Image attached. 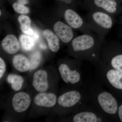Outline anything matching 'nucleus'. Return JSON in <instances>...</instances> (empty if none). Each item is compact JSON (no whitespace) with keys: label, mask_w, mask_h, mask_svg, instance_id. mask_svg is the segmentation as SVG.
<instances>
[{"label":"nucleus","mask_w":122,"mask_h":122,"mask_svg":"<svg viewBox=\"0 0 122 122\" xmlns=\"http://www.w3.org/2000/svg\"><path fill=\"white\" fill-rule=\"evenodd\" d=\"M103 86L96 79L84 83L83 87L87 94L89 102L94 107L112 122H119L118 111L119 101L115 95Z\"/></svg>","instance_id":"1"},{"label":"nucleus","mask_w":122,"mask_h":122,"mask_svg":"<svg viewBox=\"0 0 122 122\" xmlns=\"http://www.w3.org/2000/svg\"><path fill=\"white\" fill-rule=\"evenodd\" d=\"M105 41V38L96 33H83L74 38L71 41V52L77 59L95 65L100 60Z\"/></svg>","instance_id":"2"},{"label":"nucleus","mask_w":122,"mask_h":122,"mask_svg":"<svg viewBox=\"0 0 122 122\" xmlns=\"http://www.w3.org/2000/svg\"><path fill=\"white\" fill-rule=\"evenodd\" d=\"M94 65L96 79L122 99V72L109 67L101 60Z\"/></svg>","instance_id":"3"},{"label":"nucleus","mask_w":122,"mask_h":122,"mask_svg":"<svg viewBox=\"0 0 122 122\" xmlns=\"http://www.w3.org/2000/svg\"><path fill=\"white\" fill-rule=\"evenodd\" d=\"M85 19L97 30L99 35L104 38L116 21L114 16L102 10L95 9L90 10L85 16Z\"/></svg>","instance_id":"4"},{"label":"nucleus","mask_w":122,"mask_h":122,"mask_svg":"<svg viewBox=\"0 0 122 122\" xmlns=\"http://www.w3.org/2000/svg\"><path fill=\"white\" fill-rule=\"evenodd\" d=\"M100 60L109 67L122 72V42L118 41H105Z\"/></svg>","instance_id":"5"},{"label":"nucleus","mask_w":122,"mask_h":122,"mask_svg":"<svg viewBox=\"0 0 122 122\" xmlns=\"http://www.w3.org/2000/svg\"><path fill=\"white\" fill-rule=\"evenodd\" d=\"M58 103L64 109H74L76 111L89 102L87 94L82 87L65 92L58 99Z\"/></svg>","instance_id":"6"},{"label":"nucleus","mask_w":122,"mask_h":122,"mask_svg":"<svg viewBox=\"0 0 122 122\" xmlns=\"http://www.w3.org/2000/svg\"><path fill=\"white\" fill-rule=\"evenodd\" d=\"M83 61L81 60L74 68L66 63H62L59 65L58 71L62 79L65 83L78 88L83 87L84 83L82 81L80 68Z\"/></svg>","instance_id":"7"},{"label":"nucleus","mask_w":122,"mask_h":122,"mask_svg":"<svg viewBox=\"0 0 122 122\" xmlns=\"http://www.w3.org/2000/svg\"><path fill=\"white\" fill-rule=\"evenodd\" d=\"M74 122H112L90 104L87 103L76 111L72 118Z\"/></svg>","instance_id":"8"},{"label":"nucleus","mask_w":122,"mask_h":122,"mask_svg":"<svg viewBox=\"0 0 122 122\" xmlns=\"http://www.w3.org/2000/svg\"><path fill=\"white\" fill-rule=\"evenodd\" d=\"M63 15L66 24L72 29L78 30L83 33H95L99 35L96 29L73 9H66L63 12Z\"/></svg>","instance_id":"9"},{"label":"nucleus","mask_w":122,"mask_h":122,"mask_svg":"<svg viewBox=\"0 0 122 122\" xmlns=\"http://www.w3.org/2000/svg\"><path fill=\"white\" fill-rule=\"evenodd\" d=\"M89 9L90 10H102L114 16L121 13L122 11V6L117 0H93V4Z\"/></svg>","instance_id":"10"},{"label":"nucleus","mask_w":122,"mask_h":122,"mask_svg":"<svg viewBox=\"0 0 122 122\" xmlns=\"http://www.w3.org/2000/svg\"><path fill=\"white\" fill-rule=\"evenodd\" d=\"M73 29L62 21H58L53 26V29L56 35L61 41L65 44H68L74 38Z\"/></svg>","instance_id":"11"},{"label":"nucleus","mask_w":122,"mask_h":122,"mask_svg":"<svg viewBox=\"0 0 122 122\" xmlns=\"http://www.w3.org/2000/svg\"><path fill=\"white\" fill-rule=\"evenodd\" d=\"M31 98L29 94L21 92L15 94L12 99V106L16 112L21 113L26 110L30 106Z\"/></svg>","instance_id":"12"},{"label":"nucleus","mask_w":122,"mask_h":122,"mask_svg":"<svg viewBox=\"0 0 122 122\" xmlns=\"http://www.w3.org/2000/svg\"><path fill=\"white\" fill-rule=\"evenodd\" d=\"M33 85L37 91L44 92L48 88V74L44 70L35 72L33 77Z\"/></svg>","instance_id":"13"},{"label":"nucleus","mask_w":122,"mask_h":122,"mask_svg":"<svg viewBox=\"0 0 122 122\" xmlns=\"http://www.w3.org/2000/svg\"><path fill=\"white\" fill-rule=\"evenodd\" d=\"M57 100V97L55 94L42 92L35 96L34 102L39 106L50 107L55 105Z\"/></svg>","instance_id":"14"},{"label":"nucleus","mask_w":122,"mask_h":122,"mask_svg":"<svg viewBox=\"0 0 122 122\" xmlns=\"http://www.w3.org/2000/svg\"><path fill=\"white\" fill-rule=\"evenodd\" d=\"M1 46L5 52L10 54H15L20 49V45L17 38L12 34L5 37L1 42Z\"/></svg>","instance_id":"15"},{"label":"nucleus","mask_w":122,"mask_h":122,"mask_svg":"<svg viewBox=\"0 0 122 122\" xmlns=\"http://www.w3.org/2000/svg\"><path fill=\"white\" fill-rule=\"evenodd\" d=\"M43 34L47 41L49 48L54 52H57L60 49V39L51 30H45Z\"/></svg>","instance_id":"16"},{"label":"nucleus","mask_w":122,"mask_h":122,"mask_svg":"<svg viewBox=\"0 0 122 122\" xmlns=\"http://www.w3.org/2000/svg\"><path fill=\"white\" fill-rule=\"evenodd\" d=\"M13 64L16 69L20 72L28 71L30 67V63L28 58L22 54H18L14 57Z\"/></svg>","instance_id":"17"},{"label":"nucleus","mask_w":122,"mask_h":122,"mask_svg":"<svg viewBox=\"0 0 122 122\" xmlns=\"http://www.w3.org/2000/svg\"><path fill=\"white\" fill-rule=\"evenodd\" d=\"M18 21L20 25L21 30L24 34L31 36L33 35L34 31L30 27L31 20L28 16L21 15L18 18Z\"/></svg>","instance_id":"18"},{"label":"nucleus","mask_w":122,"mask_h":122,"mask_svg":"<svg viewBox=\"0 0 122 122\" xmlns=\"http://www.w3.org/2000/svg\"><path fill=\"white\" fill-rule=\"evenodd\" d=\"M7 81L11 84L12 89L15 91H18L21 89L24 81L21 76L14 74L9 75Z\"/></svg>","instance_id":"19"},{"label":"nucleus","mask_w":122,"mask_h":122,"mask_svg":"<svg viewBox=\"0 0 122 122\" xmlns=\"http://www.w3.org/2000/svg\"><path fill=\"white\" fill-rule=\"evenodd\" d=\"M20 44L22 49L26 51L32 49L35 45V41L33 38L29 35L22 34L20 37Z\"/></svg>","instance_id":"20"},{"label":"nucleus","mask_w":122,"mask_h":122,"mask_svg":"<svg viewBox=\"0 0 122 122\" xmlns=\"http://www.w3.org/2000/svg\"><path fill=\"white\" fill-rule=\"evenodd\" d=\"M30 69H33L36 68L39 65L41 59V55L40 52L36 51L30 55Z\"/></svg>","instance_id":"21"},{"label":"nucleus","mask_w":122,"mask_h":122,"mask_svg":"<svg viewBox=\"0 0 122 122\" xmlns=\"http://www.w3.org/2000/svg\"><path fill=\"white\" fill-rule=\"evenodd\" d=\"M12 7L15 11L21 14H26L29 12L28 8L25 7L24 5L20 4L17 2L14 4Z\"/></svg>","instance_id":"22"},{"label":"nucleus","mask_w":122,"mask_h":122,"mask_svg":"<svg viewBox=\"0 0 122 122\" xmlns=\"http://www.w3.org/2000/svg\"><path fill=\"white\" fill-rule=\"evenodd\" d=\"M6 71V65L4 61L0 58V78H2Z\"/></svg>","instance_id":"23"},{"label":"nucleus","mask_w":122,"mask_h":122,"mask_svg":"<svg viewBox=\"0 0 122 122\" xmlns=\"http://www.w3.org/2000/svg\"><path fill=\"white\" fill-rule=\"evenodd\" d=\"M118 115L119 122H122V99H120L118 108Z\"/></svg>","instance_id":"24"},{"label":"nucleus","mask_w":122,"mask_h":122,"mask_svg":"<svg viewBox=\"0 0 122 122\" xmlns=\"http://www.w3.org/2000/svg\"><path fill=\"white\" fill-rule=\"evenodd\" d=\"M32 37L33 38L34 40L36 42V41H37L39 39V36L38 33H37L36 32H34L33 34L32 35Z\"/></svg>","instance_id":"25"},{"label":"nucleus","mask_w":122,"mask_h":122,"mask_svg":"<svg viewBox=\"0 0 122 122\" xmlns=\"http://www.w3.org/2000/svg\"><path fill=\"white\" fill-rule=\"evenodd\" d=\"M17 3L24 5L26 4H28V2L26 0H18Z\"/></svg>","instance_id":"26"},{"label":"nucleus","mask_w":122,"mask_h":122,"mask_svg":"<svg viewBox=\"0 0 122 122\" xmlns=\"http://www.w3.org/2000/svg\"><path fill=\"white\" fill-rule=\"evenodd\" d=\"M120 34L121 37L122 38V16L120 18Z\"/></svg>","instance_id":"27"},{"label":"nucleus","mask_w":122,"mask_h":122,"mask_svg":"<svg viewBox=\"0 0 122 122\" xmlns=\"http://www.w3.org/2000/svg\"><path fill=\"white\" fill-rule=\"evenodd\" d=\"M40 47L42 48V49H45L46 46H45L43 44H41V45H40Z\"/></svg>","instance_id":"28"},{"label":"nucleus","mask_w":122,"mask_h":122,"mask_svg":"<svg viewBox=\"0 0 122 122\" xmlns=\"http://www.w3.org/2000/svg\"><path fill=\"white\" fill-rule=\"evenodd\" d=\"M121 13H122V11H121Z\"/></svg>","instance_id":"29"},{"label":"nucleus","mask_w":122,"mask_h":122,"mask_svg":"<svg viewBox=\"0 0 122 122\" xmlns=\"http://www.w3.org/2000/svg\"><path fill=\"white\" fill-rule=\"evenodd\" d=\"M0 15H1V11H0Z\"/></svg>","instance_id":"30"},{"label":"nucleus","mask_w":122,"mask_h":122,"mask_svg":"<svg viewBox=\"0 0 122 122\" xmlns=\"http://www.w3.org/2000/svg\"><path fill=\"white\" fill-rule=\"evenodd\" d=\"M61 0V1H65L66 0Z\"/></svg>","instance_id":"31"}]
</instances>
